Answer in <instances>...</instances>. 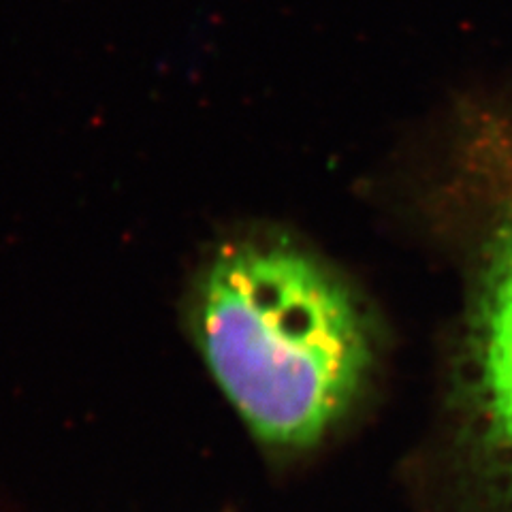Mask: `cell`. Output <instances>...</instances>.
<instances>
[{
	"label": "cell",
	"mask_w": 512,
	"mask_h": 512,
	"mask_svg": "<svg viewBox=\"0 0 512 512\" xmlns=\"http://www.w3.org/2000/svg\"><path fill=\"white\" fill-rule=\"evenodd\" d=\"M190 331L254 440L297 455L327 440L359 402L374 338L350 286L280 235H242L207 256Z\"/></svg>",
	"instance_id": "1"
},
{
	"label": "cell",
	"mask_w": 512,
	"mask_h": 512,
	"mask_svg": "<svg viewBox=\"0 0 512 512\" xmlns=\"http://www.w3.org/2000/svg\"><path fill=\"white\" fill-rule=\"evenodd\" d=\"M470 171L483 207L466 327L468 399L476 453L512 512V133L478 146Z\"/></svg>",
	"instance_id": "2"
}]
</instances>
